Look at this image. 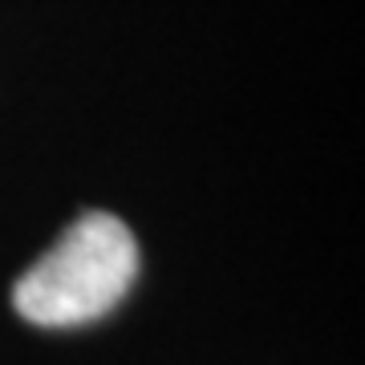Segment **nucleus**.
<instances>
[{"instance_id": "nucleus-1", "label": "nucleus", "mask_w": 365, "mask_h": 365, "mask_svg": "<svg viewBox=\"0 0 365 365\" xmlns=\"http://www.w3.org/2000/svg\"><path fill=\"white\" fill-rule=\"evenodd\" d=\"M138 276V244L110 211H86L13 288V309L37 329H78L110 317Z\"/></svg>"}]
</instances>
